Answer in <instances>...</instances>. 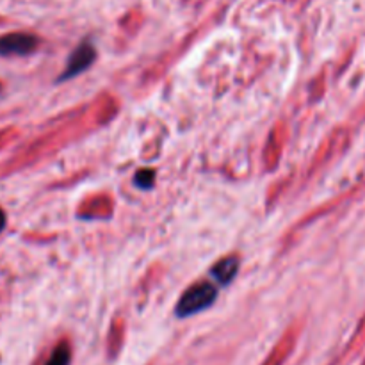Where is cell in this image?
Listing matches in <instances>:
<instances>
[{"label":"cell","instance_id":"obj_4","mask_svg":"<svg viewBox=\"0 0 365 365\" xmlns=\"http://www.w3.org/2000/svg\"><path fill=\"white\" fill-rule=\"evenodd\" d=\"M239 271V259L237 257H227V259L220 260L216 266L210 269V274L220 282L221 285H228L235 278Z\"/></svg>","mask_w":365,"mask_h":365},{"label":"cell","instance_id":"obj_5","mask_svg":"<svg viewBox=\"0 0 365 365\" xmlns=\"http://www.w3.org/2000/svg\"><path fill=\"white\" fill-rule=\"evenodd\" d=\"M70 360H71V351L70 348H68L66 342H63V344H59L56 349H53L48 362L45 365H70Z\"/></svg>","mask_w":365,"mask_h":365},{"label":"cell","instance_id":"obj_2","mask_svg":"<svg viewBox=\"0 0 365 365\" xmlns=\"http://www.w3.org/2000/svg\"><path fill=\"white\" fill-rule=\"evenodd\" d=\"M39 45V39L34 34L27 32H11V34L0 36V56H29L34 52Z\"/></svg>","mask_w":365,"mask_h":365},{"label":"cell","instance_id":"obj_7","mask_svg":"<svg viewBox=\"0 0 365 365\" xmlns=\"http://www.w3.org/2000/svg\"><path fill=\"white\" fill-rule=\"evenodd\" d=\"M4 227H6V214H4V210L0 209V232L4 230Z\"/></svg>","mask_w":365,"mask_h":365},{"label":"cell","instance_id":"obj_3","mask_svg":"<svg viewBox=\"0 0 365 365\" xmlns=\"http://www.w3.org/2000/svg\"><path fill=\"white\" fill-rule=\"evenodd\" d=\"M96 59V50L91 43L84 41L77 46V48L71 52V56L68 57V63L64 71L61 73L59 81H68V78H73L77 75H81L82 71L88 70Z\"/></svg>","mask_w":365,"mask_h":365},{"label":"cell","instance_id":"obj_8","mask_svg":"<svg viewBox=\"0 0 365 365\" xmlns=\"http://www.w3.org/2000/svg\"><path fill=\"white\" fill-rule=\"evenodd\" d=\"M0 89H2V88H0Z\"/></svg>","mask_w":365,"mask_h":365},{"label":"cell","instance_id":"obj_1","mask_svg":"<svg viewBox=\"0 0 365 365\" xmlns=\"http://www.w3.org/2000/svg\"><path fill=\"white\" fill-rule=\"evenodd\" d=\"M217 298V289L212 284H196L192 287H189L187 291L182 294V298L178 299L177 307H175V314L177 317H189L195 316V314L202 312V310L209 309L210 305H214Z\"/></svg>","mask_w":365,"mask_h":365},{"label":"cell","instance_id":"obj_6","mask_svg":"<svg viewBox=\"0 0 365 365\" xmlns=\"http://www.w3.org/2000/svg\"><path fill=\"white\" fill-rule=\"evenodd\" d=\"M153 182H155V171L146 168V170H139L134 177V184L141 189H152Z\"/></svg>","mask_w":365,"mask_h":365}]
</instances>
